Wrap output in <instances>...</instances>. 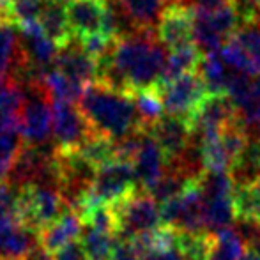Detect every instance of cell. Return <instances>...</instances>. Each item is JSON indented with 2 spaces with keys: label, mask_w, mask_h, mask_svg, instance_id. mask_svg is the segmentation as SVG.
Here are the masks:
<instances>
[{
  "label": "cell",
  "mask_w": 260,
  "mask_h": 260,
  "mask_svg": "<svg viewBox=\"0 0 260 260\" xmlns=\"http://www.w3.org/2000/svg\"><path fill=\"white\" fill-rule=\"evenodd\" d=\"M165 62V46L152 32L142 30L129 38L117 39L112 52L98 60L96 82L127 94L156 89Z\"/></svg>",
  "instance_id": "1"
},
{
  "label": "cell",
  "mask_w": 260,
  "mask_h": 260,
  "mask_svg": "<svg viewBox=\"0 0 260 260\" xmlns=\"http://www.w3.org/2000/svg\"><path fill=\"white\" fill-rule=\"evenodd\" d=\"M76 106L94 133L119 140L135 131H145L138 119L131 94L94 82L85 87Z\"/></svg>",
  "instance_id": "2"
},
{
  "label": "cell",
  "mask_w": 260,
  "mask_h": 260,
  "mask_svg": "<svg viewBox=\"0 0 260 260\" xmlns=\"http://www.w3.org/2000/svg\"><path fill=\"white\" fill-rule=\"evenodd\" d=\"M18 218L21 225L38 230L39 234L57 221L68 209L57 186L27 184L18 188Z\"/></svg>",
  "instance_id": "3"
},
{
  "label": "cell",
  "mask_w": 260,
  "mask_h": 260,
  "mask_svg": "<svg viewBox=\"0 0 260 260\" xmlns=\"http://www.w3.org/2000/svg\"><path fill=\"white\" fill-rule=\"evenodd\" d=\"M110 207L115 214V237L119 241H131L140 234L152 232L161 226L159 206L151 193L142 188Z\"/></svg>",
  "instance_id": "4"
},
{
  "label": "cell",
  "mask_w": 260,
  "mask_h": 260,
  "mask_svg": "<svg viewBox=\"0 0 260 260\" xmlns=\"http://www.w3.org/2000/svg\"><path fill=\"white\" fill-rule=\"evenodd\" d=\"M137 189H140V186H138L137 175H135L133 163L124 159H113L98 168L92 186H90L83 202L80 204V207L94 206V204L112 206V204L135 193ZM78 209H75V211H78Z\"/></svg>",
  "instance_id": "5"
},
{
  "label": "cell",
  "mask_w": 260,
  "mask_h": 260,
  "mask_svg": "<svg viewBox=\"0 0 260 260\" xmlns=\"http://www.w3.org/2000/svg\"><path fill=\"white\" fill-rule=\"evenodd\" d=\"M193 9V45L202 55L218 52L241 27L232 4L218 9Z\"/></svg>",
  "instance_id": "6"
},
{
  "label": "cell",
  "mask_w": 260,
  "mask_h": 260,
  "mask_svg": "<svg viewBox=\"0 0 260 260\" xmlns=\"http://www.w3.org/2000/svg\"><path fill=\"white\" fill-rule=\"evenodd\" d=\"M23 105L18 112L20 135L27 145H45L52 135V101L45 85L20 87Z\"/></svg>",
  "instance_id": "7"
},
{
  "label": "cell",
  "mask_w": 260,
  "mask_h": 260,
  "mask_svg": "<svg viewBox=\"0 0 260 260\" xmlns=\"http://www.w3.org/2000/svg\"><path fill=\"white\" fill-rule=\"evenodd\" d=\"M156 89L159 92L165 112L168 115L184 119L186 122H189L193 113L209 94L199 69L177 76L167 83H159Z\"/></svg>",
  "instance_id": "8"
},
{
  "label": "cell",
  "mask_w": 260,
  "mask_h": 260,
  "mask_svg": "<svg viewBox=\"0 0 260 260\" xmlns=\"http://www.w3.org/2000/svg\"><path fill=\"white\" fill-rule=\"evenodd\" d=\"M226 66L250 76H260V16L241 23L236 34L218 50Z\"/></svg>",
  "instance_id": "9"
},
{
  "label": "cell",
  "mask_w": 260,
  "mask_h": 260,
  "mask_svg": "<svg viewBox=\"0 0 260 260\" xmlns=\"http://www.w3.org/2000/svg\"><path fill=\"white\" fill-rule=\"evenodd\" d=\"M92 135V127L78 106L52 101V137L58 152L78 151Z\"/></svg>",
  "instance_id": "10"
},
{
  "label": "cell",
  "mask_w": 260,
  "mask_h": 260,
  "mask_svg": "<svg viewBox=\"0 0 260 260\" xmlns=\"http://www.w3.org/2000/svg\"><path fill=\"white\" fill-rule=\"evenodd\" d=\"M156 28L157 41L170 52L193 45V9L184 4H168Z\"/></svg>",
  "instance_id": "11"
},
{
  "label": "cell",
  "mask_w": 260,
  "mask_h": 260,
  "mask_svg": "<svg viewBox=\"0 0 260 260\" xmlns=\"http://www.w3.org/2000/svg\"><path fill=\"white\" fill-rule=\"evenodd\" d=\"M18 39H20L21 53L32 68L43 73L53 68L55 57L60 48L45 34L39 21L18 27Z\"/></svg>",
  "instance_id": "12"
},
{
  "label": "cell",
  "mask_w": 260,
  "mask_h": 260,
  "mask_svg": "<svg viewBox=\"0 0 260 260\" xmlns=\"http://www.w3.org/2000/svg\"><path fill=\"white\" fill-rule=\"evenodd\" d=\"M147 133L157 142L168 165L184 154V151L193 140L188 122L184 119H179V117L168 115V113L161 117L156 124H152L147 129Z\"/></svg>",
  "instance_id": "13"
},
{
  "label": "cell",
  "mask_w": 260,
  "mask_h": 260,
  "mask_svg": "<svg viewBox=\"0 0 260 260\" xmlns=\"http://www.w3.org/2000/svg\"><path fill=\"white\" fill-rule=\"evenodd\" d=\"M53 69L85 87L94 83L98 78V60L80 46L76 38H73L68 45L58 50Z\"/></svg>",
  "instance_id": "14"
},
{
  "label": "cell",
  "mask_w": 260,
  "mask_h": 260,
  "mask_svg": "<svg viewBox=\"0 0 260 260\" xmlns=\"http://www.w3.org/2000/svg\"><path fill=\"white\" fill-rule=\"evenodd\" d=\"M133 168L138 186L145 191H151V188L163 177L168 168V161L163 151L147 131H145L137 156L133 157Z\"/></svg>",
  "instance_id": "15"
},
{
  "label": "cell",
  "mask_w": 260,
  "mask_h": 260,
  "mask_svg": "<svg viewBox=\"0 0 260 260\" xmlns=\"http://www.w3.org/2000/svg\"><path fill=\"white\" fill-rule=\"evenodd\" d=\"M105 11L106 6L103 0H71L66 4L73 36L82 39L87 36L103 34Z\"/></svg>",
  "instance_id": "16"
},
{
  "label": "cell",
  "mask_w": 260,
  "mask_h": 260,
  "mask_svg": "<svg viewBox=\"0 0 260 260\" xmlns=\"http://www.w3.org/2000/svg\"><path fill=\"white\" fill-rule=\"evenodd\" d=\"M83 232V221L75 209H68L60 218L39 234L41 246L48 253H57L68 244L75 243Z\"/></svg>",
  "instance_id": "17"
},
{
  "label": "cell",
  "mask_w": 260,
  "mask_h": 260,
  "mask_svg": "<svg viewBox=\"0 0 260 260\" xmlns=\"http://www.w3.org/2000/svg\"><path fill=\"white\" fill-rule=\"evenodd\" d=\"M248 253L246 241L234 226L216 230L209 236L207 260H243Z\"/></svg>",
  "instance_id": "18"
},
{
  "label": "cell",
  "mask_w": 260,
  "mask_h": 260,
  "mask_svg": "<svg viewBox=\"0 0 260 260\" xmlns=\"http://www.w3.org/2000/svg\"><path fill=\"white\" fill-rule=\"evenodd\" d=\"M39 25L43 27L45 34L58 46H66L75 36L69 27L68 13H66V6L62 2H53V0H46L43 13L39 16Z\"/></svg>",
  "instance_id": "19"
},
{
  "label": "cell",
  "mask_w": 260,
  "mask_h": 260,
  "mask_svg": "<svg viewBox=\"0 0 260 260\" xmlns=\"http://www.w3.org/2000/svg\"><path fill=\"white\" fill-rule=\"evenodd\" d=\"M234 71L236 69L226 66L218 52L202 55L199 66V73L206 83L209 94H226V85H229V80Z\"/></svg>",
  "instance_id": "20"
},
{
  "label": "cell",
  "mask_w": 260,
  "mask_h": 260,
  "mask_svg": "<svg viewBox=\"0 0 260 260\" xmlns=\"http://www.w3.org/2000/svg\"><path fill=\"white\" fill-rule=\"evenodd\" d=\"M200 60H202V53H200V50L195 45H188V46H182V48L172 50L170 55H167V62H165L159 83H167L170 80L177 78V76L186 75V73L197 71L200 66Z\"/></svg>",
  "instance_id": "21"
},
{
  "label": "cell",
  "mask_w": 260,
  "mask_h": 260,
  "mask_svg": "<svg viewBox=\"0 0 260 260\" xmlns=\"http://www.w3.org/2000/svg\"><path fill=\"white\" fill-rule=\"evenodd\" d=\"M122 6L138 30L152 32L167 9V0H122Z\"/></svg>",
  "instance_id": "22"
},
{
  "label": "cell",
  "mask_w": 260,
  "mask_h": 260,
  "mask_svg": "<svg viewBox=\"0 0 260 260\" xmlns=\"http://www.w3.org/2000/svg\"><path fill=\"white\" fill-rule=\"evenodd\" d=\"M45 89L52 101H62V103L76 105L82 98L85 85L68 78L66 75L58 73L57 69H48L45 75Z\"/></svg>",
  "instance_id": "23"
},
{
  "label": "cell",
  "mask_w": 260,
  "mask_h": 260,
  "mask_svg": "<svg viewBox=\"0 0 260 260\" xmlns=\"http://www.w3.org/2000/svg\"><path fill=\"white\" fill-rule=\"evenodd\" d=\"M234 206L237 219L260 225V177L234 189Z\"/></svg>",
  "instance_id": "24"
},
{
  "label": "cell",
  "mask_w": 260,
  "mask_h": 260,
  "mask_svg": "<svg viewBox=\"0 0 260 260\" xmlns=\"http://www.w3.org/2000/svg\"><path fill=\"white\" fill-rule=\"evenodd\" d=\"M21 60L23 53L20 50L18 27L13 23H0V75L11 76Z\"/></svg>",
  "instance_id": "25"
},
{
  "label": "cell",
  "mask_w": 260,
  "mask_h": 260,
  "mask_svg": "<svg viewBox=\"0 0 260 260\" xmlns=\"http://www.w3.org/2000/svg\"><path fill=\"white\" fill-rule=\"evenodd\" d=\"M16 200L18 188L11 186L7 181H0V250L11 232L20 225Z\"/></svg>",
  "instance_id": "26"
},
{
  "label": "cell",
  "mask_w": 260,
  "mask_h": 260,
  "mask_svg": "<svg viewBox=\"0 0 260 260\" xmlns=\"http://www.w3.org/2000/svg\"><path fill=\"white\" fill-rule=\"evenodd\" d=\"M80 244L85 251L87 260H110L117 244V237L113 234H106L101 230L90 229L83 225V232L80 236Z\"/></svg>",
  "instance_id": "27"
},
{
  "label": "cell",
  "mask_w": 260,
  "mask_h": 260,
  "mask_svg": "<svg viewBox=\"0 0 260 260\" xmlns=\"http://www.w3.org/2000/svg\"><path fill=\"white\" fill-rule=\"evenodd\" d=\"M237 221L236 206L232 197H221V199H206V229L207 232L230 229Z\"/></svg>",
  "instance_id": "28"
},
{
  "label": "cell",
  "mask_w": 260,
  "mask_h": 260,
  "mask_svg": "<svg viewBox=\"0 0 260 260\" xmlns=\"http://www.w3.org/2000/svg\"><path fill=\"white\" fill-rule=\"evenodd\" d=\"M234 106H236L237 120L246 129L260 124V76L251 80L246 92L234 101Z\"/></svg>",
  "instance_id": "29"
},
{
  "label": "cell",
  "mask_w": 260,
  "mask_h": 260,
  "mask_svg": "<svg viewBox=\"0 0 260 260\" xmlns=\"http://www.w3.org/2000/svg\"><path fill=\"white\" fill-rule=\"evenodd\" d=\"M131 98H133V103H135V108H137L140 124L145 131L163 117L165 108H163V103H161L157 89L137 90V92L131 94Z\"/></svg>",
  "instance_id": "30"
},
{
  "label": "cell",
  "mask_w": 260,
  "mask_h": 260,
  "mask_svg": "<svg viewBox=\"0 0 260 260\" xmlns=\"http://www.w3.org/2000/svg\"><path fill=\"white\" fill-rule=\"evenodd\" d=\"M75 152H78L83 159L89 161V163L96 168H100V167H103V165L110 163V161L117 159L115 142H113L112 138L103 137V135H98V133H94L92 137H90L89 140Z\"/></svg>",
  "instance_id": "31"
},
{
  "label": "cell",
  "mask_w": 260,
  "mask_h": 260,
  "mask_svg": "<svg viewBox=\"0 0 260 260\" xmlns=\"http://www.w3.org/2000/svg\"><path fill=\"white\" fill-rule=\"evenodd\" d=\"M23 147V138L14 131H0V181H6Z\"/></svg>",
  "instance_id": "32"
},
{
  "label": "cell",
  "mask_w": 260,
  "mask_h": 260,
  "mask_svg": "<svg viewBox=\"0 0 260 260\" xmlns=\"http://www.w3.org/2000/svg\"><path fill=\"white\" fill-rule=\"evenodd\" d=\"M11 21L16 27L39 21L46 0H7Z\"/></svg>",
  "instance_id": "33"
},
{
  "label": "cell",
  "mask_w": 260,
  "mask_h": 260,
  "mask_svg": "<svg viewBox=\"0 0 260 260\" xmlns=\"http://www.w3.org/2000/svg\"><path fill=\"white\" fill-rule=\"evenodd\" d=\"M140 260H186L184 253H182L181 248H179V232H177V239L175 241L152 248L151 251L142 255Z\"/></svg>",
  "instance_id": "34"
},
{
  "label": "cell",
  "mask_w": 260,
  "mask_h": 260,
  "mask_svg": "<svg viewBox=\"0 0 260 260\" xmlns=\"http://www.w3.org/2000/svg\"><path fill=\"white\" fill-rule=\"evenodd\" d=\"M232 6L241 23H246L260 16V0H232Z\"/></svg>",
  "instance_id": "35"
},
{
  "label": "cell",
  "mask_w": 260,
  "mask_h": 260,
  "mask_svg": "<svg viewBox=\"0 0 260 260\" xmlns=\"http://www.w3.org/2000/svg\"><path fill=\"white\" fill-rule=\"evenodd\" d=\"M53 260H87L85 251H83L82 244L78 241L68 244L62 250H58L57 253H53Z\"/></svg>",
  "instance_id": "36"
},
{
  "label": "cell",
  "mask_w": 260,
  "mask_h": 260,
  "mask_svg": "<svg viewBox=\"0 0 260 260\" xmlns=\"http://www.w3.org/2000/svg\"><path fill=\"white\" fill-rule=\"evenodd\" d=\"M189 2L195 9H218L226 4H232V0H189Z\"/></svg>",
  "instance_id": "37"
},
{
  "label": "cell",
  "mask_w": 260,
  "mask_h": 260,
  "mask_svg": "<svg viewBox=\"0 0 260 260\" xmlns=\"http://www.w3.org/2000/svg\"><path fill=\"white\" fill-rule=\"evenodd\" d=\"M243 260H260V255L255 253V251H251V250H248V253L244 255Z\"/></svg>",
  "instance_id": "38"
},
{
  "label": "cell",
  "mask_w": 260,
  "mask_h": 260,
  "mask_svg": "<svg viewBox=\"0 0 260 260\" xmlns=\"http://www.w3.org/2000/svg\"><path fill=\"white\" fill-rule=\"evenodd\" d=\"M255 142H257V144L260 145V124L255 126Z\"/></svg>",
  "instance_id": "39"
},
{
  "label": "cell",
  "mask_w": 260,
  "mask_h": 260,
  "mask_svg": "<svg viewBox=\"0 0 260 260\" xmlns=\"http://www.w3.org/2000/svg\"><path fill=\"white\" fill-rule=\"evenodd\" d=\"M105 4H115V2H122V0H103Z\"/></svg>",
  "instance_id": "40"
},
{
  "label": "cell",
  "mask_w": 260,
  "mask_h": 260,
  "mask_svg": "<svg viewBox=\"0 0 260 260\" xmlns=\"http://www.w3.org/2000/svg\"><path fill=\"white\" fill-rule=\"evenodd\" d=\"M53 2H62V4H64V2H71V0H53Z\"/></svg>",
  "instance_id": "41"
}]
</instances>
